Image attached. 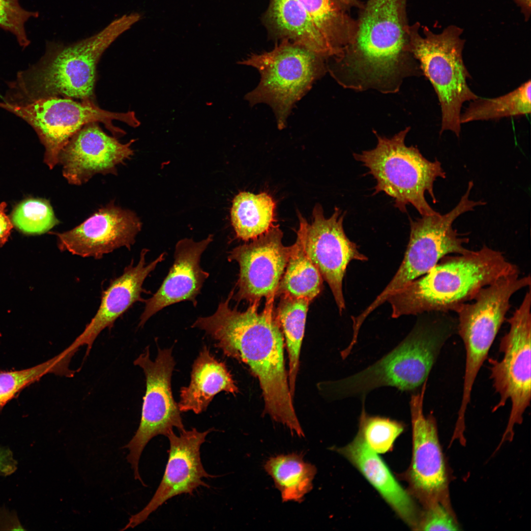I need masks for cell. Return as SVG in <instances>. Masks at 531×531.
Here are the masks:
<instances>
[{"mask_svg": "<svg viewBox=\"0 0 531 531\" xmlns=\"http://www.w3.org/2000/svg\"><path fill=\"white\" fill-rule=\"evenodd\" d=\"M427 381L410 401L413 438L410 466L400 476L407 483V491L425 507L445 502L447 477L445 462L439 442L436 419L425 416L423 401Z\"/></svg>", "mask_w": 531, "mask_h": 531, "instance_id": "15", "label": "cell"}, {"mask_svg": "<svg viewBox=\"0 0 531 531\" xmlns=\"http://www.w3.org/2000/svg\"><path fill=\"white\" fill-rule=\"evenodd\" d=\"M530 286V275H506L481 289L472 303H465L455 311L458 316L457 333L466 352L461 406L467 407L471 402L474 382L505 319L511 297Z\"/></svg>", "mask_w": 531, "mask_h": 531, "instance_id": "10", "label": "cell"}, {"mask_svg": "<svg viewBox=\"0 0 531 531\" xmlns=\"http://www.w3.org/2000/svg\"><path fill=\"white\" fill-rule=\"evenodd\" d=\"M16 462L7 449L0 447V474L7 475L16 470Z\"/></svg>", "mask_w": 531, "mask_h": 531, "instance_id": "37", "label": "cell"}, {"mask_svg": "<svg viewBox=\"0 0 531 531\" xmlns=\"http://www.w3.org/2000/svg\"><path fill=\"white\" fill-rule=\"evenodd\" d=\"M213 240V235L198 242L185 238L176 244L174 262L156 292L145 300V307L140 318L142 327L157 312L168 306L190 301L194 306L196 298L209 273L201 266L202 254Z\"/></svg>", "mask_w": 531, "mask_h": 531, "instance_id": "21", "label": "cell"}, {"mask_svg": "<svg viewBox=\"0 0 531 531\" xmlns=\"http://www.w3.org/2000/svg\"><path fill=\"white\" fill-rule=\"evenodd\" d=\"M237 64L255 68L260 74L257 87L245 95L251 106H270L279 129L295 103L327 72V60L305 47L287 39L270 51L251 54Z\"/></svg>", "mask_w": 531, "mask_h": 531, "instance_id": "8", "label": "cell"}, {"mask_svg": "<svg viewBox=\"0 0 531 531\" xmlns=\"http://www.w3.org/2000/svg\"><path fill=\"white\" fill-rule=\"evenodd\" d=\"M76 352L68 347L54 357L32 367L0 372V410L23 387L47 374L72 377L75 371L69 368V363Z\"/></svg>", "mask_w": 531, "mask_h": 531, "instance_id": "31", "label": "cell"}, {"mask_svg": "<svg viewBox=\"0 0 531 531\" xmlns=\"http://www.w3.org/2000/svg\"><path fill=\"white\" fill-rule=\"evenodd\" d=\"M323 279L308 257L298 235L291 246L288 261L275 296L304 298L311 301L322 290Z\"/></svg>", "mask_w": 531, "mask_h": 531, "instance_id": "27", "label": "cell"}, {"mask_svg": "<svg viewBox=\"0 0 531 531\" xmlns=\"http://www.w3.org/2000/svg\"><path fill=\"white\" fill-rule=\"evenodd\" d=\"M530 80L503 95L480 98L471 101L461 114L462 124L476 120H496L503 118L524 116L531 113Z\"/></svg>", "mask_w": 531, "mask_h": 531, "instance_id": "30", "label": "cell"}, {"mask_svg": "<svg viewBox=\"0 0 531 531\" xmlns=\"http://www.w3.org/2000/svg\"><path fill=\"white\" fill-rule=\"evenodd\" d=\"M268 24L276 33L329 59L337 53L297 0H270L266 13Z\"/></svg>", "mask_w": 531, "mask_h": 531, "instance_id": "24", "label": "cell"}, {"mask_svg": "<svg viewBox=\"0 0 531 531\" xmlns=\"http://www.w3.org/2000/svg\"><path fill=\"white\" fill-rule=\"evenodd\" d=\"M345 214L335 207L332 215L326 218L322 206L316 205L310 223L298 213L299 226L296 232L308 257L328 284L340 314L345 308L343 280L347 266L354 260H367L345 234Z\"/></svg>", "mask_w": 531, "mask_h": 531, "instance_id": "14", "label": "cell"}, {"mask_svg": "<svg viewBox=\"0 0 531 531\" xmlns=\"http://www.w3.org/2000/svg\"><path fill=\"white\" fill-rule=\"evenodd\" d=\"M13 225L20 232L40 235L59 223L48 200L29 198L18 204L11 215Z\"/></svg>", "mask_w": 531, "mask_h": 531, "instance_id": "32", "label": "cell"}, {"mask_svg": "<svg viewBox=\"0 0 531 531\" xmlns=\"http://www.w3.org/2000/svg\"><path fill=\"white\" fill-rule=\"evenodd\" d=\"M365 399L359 417L358 432L367 445L377 453L390 451L396 438L403 432L404 424L388 417L369 414L365 410Z\"/></svg>", "mask_w": 531, "mask_h": 531, "instance_id": "33", "label": "cell"}, {"mask_svg": "<svg viewBox=\"0 0 531 531\" xmlns=\"http://www.w3.org/2000/svg\"><path fill=\"white\" fill-rule=\"evenodd\" d=\"M407 0H367L353 39L330 59L327 72L343 87L398 92L404 79L423 75L409 51Z\"/></svg>", "mask_w": 531, "mask_h": 531, "instance_id": "2", "label": "cell"}, {"mask_svg": "<svg viewBox=\"0 0 531 531\" xmlns=\"http://www.w3.org/2000/svg\"><path fill=\"white\" fill-rule=\"evenodd\" d=\"M233 294L232 291L214 313L198 318L192 327L205 331L224 355L248 365L259 380L266 412L302 437L285 369L284 338L273 312L274 299L266 300L261 313L260 301L241 312L230 306Z\"/></svg>", "mask_w": 531, "mask_h": 531, "instance_id": "1", "label": "cell"}, {"mask_svg": "<svg viewBox=\"0 0 531 531\" xmlns=\"http://www.w3.org/2000/svg\"><path fill=\"white\" fill-rule=\"evenodd\" d=\"M282 237L279 225H275L252 242L230 252L228 260L239 266L237 292L232 298L251 303L263 297L274 299L291 250V246L283 245Z\"/></svg>", "mask_w": 531, "mask_h": 531, "instance_id": "16", "label": "cell"}, {"mask_svg": "<svg viewBox=\"0 0 531 531\" xmlns=\"http://www.w3.org/2000/svg\"><path fill=\"white\" fill-rule=\"evenodd\" d=\"M472 187L473 184L469 183L459 202L448 212L443 215L437 212L410 219V239L403 260L387 286L360 314L362 318L366 319L396 292L427 273L444 257L471 251L464 246L469 238L461 237L452 225L461 214L473 210L475 206L485 205L482 201L470 199Z\"/></svg>", "mask_w": 531, "mask_h": 531, "instance_id": "11", "label": "cell"}, {"mask_svg": "<svg viewBox=\"0 0 531 531\" xmlns=\"http://www.w3.org/2000/svg\"><path fill=\"white\" fill-rule=\"evenodd\" d=\"M172 349H160L154 361L150 358L149 347L134 361L143 370L146 390L143 397L139 427L124 447L129 450L126 457L134 472L135 479L144 484L139 471L140 458L148 443L154 437L167 435L177 428L185 430L180 411L173 397L171 377L175 366Z\"/></svg>", "mask_w": 531, "mask_h": 531, "instance_id": "13", "label": "cell"}, {"mask_svg": "<svg viewBox=\"0 0 531 531\" xmlns=\"http://www.w3.org/2000/svg\"><path fill=\"white\" fill-rule=\"evenodd\" d=\"M38 16V12L24 9L19 0H0V29L14 35L23 48L30 43L26 24L30 19Z\"/></svg>", "mask_w": 531, "mask_h": 531, "instance_id": "34", "label": "cell"}, {"mask_svg": "<svg viewBox=\"0 0 531 531\" xmlns=\"http://www.w3.org/2000/svg\"><path fill=\"white\" fill-rule=\"evenodd\" d=\"M301 454L293 453L270 457L264 469L281 493L283 502H301L313 488L316 467L305 462Z\"/></svg>", "mask_w": 531, "mask_h": 531, "instance_id": "26", "label": "cell"}, {"mask_svg": "<svg viewBox=\"0 0 531 531\" xmlns=\"http://www.w3.org/2000/svg\"><path fill=\"white\" fill-rule=\"evenodd\" d=\"M415 530L458 531L459 526L445 502H437L425 507Z\"/></svg>", "mask_w": 531, "mask_h": 531, "instance_id": "35", "label": "cell"}, {"mask_svg": "<svg viewBox=\"0 0 531 531\" xmlns=\"http://www.w3.org/2000/svg\"><path fill=\"white\" fill-rule=\"evenodd\" d=\"M6 207L5 202L0 204V247L8 240L13 227L11 220L5 213Z\"/></svg>", "mask_w": 531, "mask_h": 531, "instance_id": "36", "label": "cell"}, {"mask_svg": "<svg viewBox=\"0 0 531 531\" xmlns=\"http://www.w3.org/2000/svg\"><path fill=\"white\" fill-rule=\"evenodd\" d=\"M135 139L122 144L105 133L98 122L87 124L63 148L58 164L70 184L81 185L96 174H117V166L133 155Z\"/></svg>", "mask_w": 531, "mask_h": 531, "instance_id": "19", "label": "cell"}, {"mask_svg": "<svg viewBox=\"0 0 531 531\" xmlns=\"http://www.w3.org/2000/svg\"><path fill=\"white\" fill-rule=\"evenodd\" d=\"M531 294L530 287L522 302L507 320L508 331L501 338L500 359L487 358L490 379L500 397L495 412L511 402L508 421L503 439L511 438L514 427L521 424L531 400Z\"/></svg>", "mask_w": 531, "mask_h": 531, "instance_id": "12", "label": "cell"}, {"mask_svg": "<svg viewBox=\"0 0 531 531\" xmlns=\"http://www.w3.org/2000/svg\"><path fill=\"white\" fill-rule=\"evenodd\" d=\"M238 391L225 362L217 360L205 346L193 363L189 385L181 388L178 406L181 412L199 414L206 410L218 393L235 395Z\"/></svg>", "mask_w": 531, "mask_h": 531, "instance_id": "23", "label": "cell"}, {"mask_svg": "<svg viewBox=\"0 0 531 531\" xmlns=\"http://www.w3.org/2000/svg\"><path fill=\"white\" fill-rule=\"evenodd\" d=\"M331 449L350 461L397 515L415 530L420 515L413 498L395 479L382 459L367 445L358 432L348 444Z\"/></svg>", "mask_w": 531, "mask_h": 531, "instance_id": "22", "label": "cell"}, {"mask_svg": "<svg viewBox=\"0 0 531 531\" xmlns=\"http://www.w3.org/2000/svg\"><path fill=\"white\" fill-rule=\"evenodd\" d=\"M519 273L502 252L486 245L463 254L449 255L421 278L411 281L388 300L391 316L424 312H455L483 288L499 278Z\"/></svg>", "mask_w": 531, "mask_h": 531, "instance_id": "4", "label": "cell"}, {"mask_svg": "<svg viewBox=\"0 0 531 531\" xmlns=\"http://www.w3.org/2000/svg\"><path fill=\"white\" fill-rule=\"evenodd\" d=\"M148 250L143 249L138 263L134 266L133 261L126 266L123 273L112 280L101 296L100 304L96 314L84 331L69 346L78 350L87 346L88 355L97 337L104 329L112 327L116 321L138 301H145L141 296L146 292L143 289L144 281L157 265L165 259V252L156 259L147 263L146 257Z\"/></svg>", "mask_w": 531, "mask_h": 531, "instance_id": "20", "label": "cell"}, {"mask_svg": "<svg viewBox=\"0 0 531 531\" xmlns=\"http://www.w3.org/2000/svg\"><path fill=\"white\" fill-rule=\"evenodd\" d=\"M0 108L19 117L32 127L44 146V161L50 169L58 164L60 152L71 138L87 124L100 122L113 133L120 135L125 133L114 126L113 120H119L133 127L141 124L133 111L110 112L91 100L49 97L19 102L3 101L0 102Z\"/></svg>", "mask_w": 531, "mask_h": 531, "instance_id": "9", "label": "cell"}, {"mask_svg": "<svg viewBox=\"0 0 531 531\" xmlns=\"http://www.w3.org/2000/svg\"><path fill=\"white\" fill-rule=\"evenodd\" d=\"M211 428L199 432L195 428L180 432L178 436L173 430L167 435L170 443L169 457L161 482L148 504L139 512L132 515L124 531L134 528L168 500L180 494L191 495L200 486L208 487L204 478L213 477L204 469L200 456V447L205 442Z\"/></svg>", "mask_w": 531, "mask_h": 531, "instance_id": "18", "label": "cell"}, {"mask_svg": "<svg viewBox=\"0 0 531 531\" xmlns=\"http://www.w3.org/2000/svg\"><path fill=\"white\" fill-rule=\"evenodd\" d=\"M297 0L340 56L354 38L356 21L336 0Z\"/></svg>", "mask_w": 531, "mask_h": 531, "instance_id": "28", "label": "cell"}, {"mask_svg": "<svg viewBox=\"0 0 531 531\" xmlns=\"http://www.w3.org/2000/svg\"><path fill=\"white\" fill-rule=\"evenodd\" d=\"M304 298L281 296L275 316L285 340L289 357L288 381L294 397L299 356L309 302Z\"/></svg>", "mask_w": 531, "mask_h": 531, "instance_id": "29", "label": "cell"}, {"mask_svg": "<svg viewBox=\"0 0 531 531\" xmlns=\"http://www.w3.org/2000/svg\"><path fill=\"white\" fill-rule=\"evenodd\" d=\"M141 228L135 212L112 201L75 228L53 234L61 251L100 259L120 247L130 250Z\"/></svg>", "mask_w": 531, "mask_h": 531, "instance_id": "17", "label": "cell"}, {"mask_svg": "<svg viewBox=\"0 0 531 531\" xmlns=\"http://www.w3.org/2000/svg\"><path fill=\"white\" fill-rule=\"evenodd\" d=\"M346 10L353 6H359L357 0H336Z\"/></svg>", "mask_w": 531, "mask_h": 531, "instance_id": "39", "label": "cell"}, {"mask_svg": "<svg viewBox=\"0 0 531 531\" xmlns=\"http://www.w3.org/2000/svg\"><path fill=\"white\" fill-rule=\"evenodd\" d=\"M419 28L418 23L409 26V51L437 95L442 112L440 134L449 130L458 137L463 104L479 98L467 84L471 76L463 59V30L451 25L435 33L424 27L422 35Z\"/></svg>", "mask_w": 531, "mask_h": 531, "instance_id": "7", "label": "cell"}, {"mask_svg": "<svg viewBox=\"0 0 531 531\" xmlns=\"http://www.w3.org/2000/svg\"><path fill=\"white\" fill-rule=\"evenodd\" d=\"M441 312L432 321L420 323L398 346L362 371L323 384L333 399H365L372 390L392 386L415 391L428 376L446 342L457 333V320Z\"/></svg>", "mask_w": 531, "mask_h": 531, "instance_id": "5", "label": "cell"}, {"mask_svg": "<svg viewBox=\"0 0 531 531\" xmlns=\"http://www.w3.org/2000/svg\"><path fill=\"white\" fill-rule=\"evenodd\" d=\"M141 17L137 13L124 15L97 33L71 44L48 42L39 61L18 74L5 100L18 102L61 97L94 101L96 69L100 57Z\"/></svg>", "mask_w": 531, "mask_h": 531, "instance_id": "3", "label": "cell"}, {"mask_svg": "<svg viewBox=\"0 0 531 531\" xmlns=\"http://www.w3.org/2000/svg\"><path fill=\"white\" fill-rule=\"evenodd\" d=\"M520 7L526 20L528 21L531 15V0H514Z\"/></svg>", "mask_w": 531, "mask_h": 531, "instance_id": "38", "label": "cell"}, {"mask_svg": "<svg viewBox=\"0 0 531 531\" xmlns=\"http://www.w3.org/2000/svg\"><path fill=\"white\" fill-rule=\"evenodd\" d=\"M276 204L268 193L240 192L234 198L231 210L232 226L236 236L254 240L275 225Z\"/></svg>", "mask_w": 531, "mask_h": 531, "instance_id": "25", "label": "cell"}, {"mask_svg": "<svg viewBox=\"0 0 531 531\" xmlns=\"http://www.w3.org/2000/svg\"><path fill=\"white\" fill-rule=\"evenodd\" d=\"M410 130L407 127L391 138L373 131L377 139L375 148L354 153V158L369 170L376 179L373 195L383 192L394 200V206L402 212L412 205L421 216L433 215L435 211L427 203V192L436 203L434 183L438 177L445 178L446 173L441 162L425 158L418 148L405 144Z\"/></svg>", "mask_w": 531, "mask_h": 531, "instance_id": "6", "label": "cell"}]
</instances>
